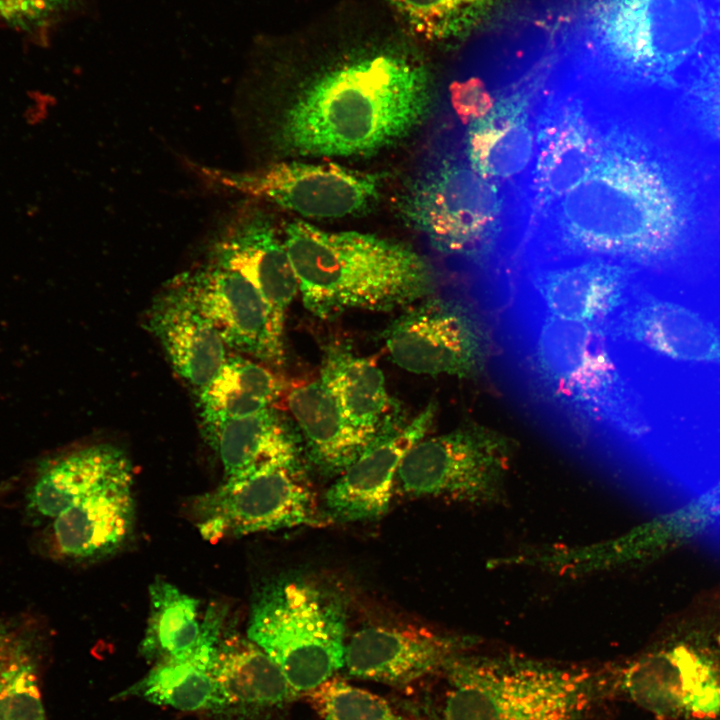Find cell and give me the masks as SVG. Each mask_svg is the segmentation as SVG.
I'll list each match as a JSON object with an SVG mask.
<instances>
[{
	"mask_svg": "<svg viewBox=\"0 0 720 720\" xmlns=\"http://www.w3.org/2000/svg\"><path fill=\"white\" fill-rule=\"evenodd\" d=\"M597 151L564 192L527 214L512 261L603 259L639 271L679 254L692 225L688 195L655 148L603 97Z\"/></svg>",
	"mask_w": 720,
	"mask_h": 720,
	"instance_id": "6da1fadb",
	"label": "cell"
},
{
	"mask_svg": "<svg viewBox=\"0 0 720 720\" xmlns=\"http://www.w3.org/2000/svg\"><path fill=\"white\" fill-rule=\"evenodd\" d=\"M503 318L522 379L547 411L590 434L648 435L640 393L606 329L516 305H507Z\"/></svg>",
	"mask_w": 720,
	"mask_h": 720,
	"instance_id": "7a4b0ae2",
	"label": "cell"
},
{
	"mask_svg": "<svg viewBox=\"0 0 720 720\" xmlns=\"http://www.w3.org/2000/svg\"><path fill=\"white\" fill-rule=\"evenodd\" d=\"M430 105L421 63L396 51L366 54L329 69L297 97L281 140L303 156H367L409 136Z\"/></svg>",
	"mask_w": 720,
	"mask_h": 720,
	"instance_id": "3957f363",
	"label": "cell"
},
{
	"mask_svg": "<svg viewBox=\"0 0 720 720\" xmlns=\"http://www.w3.org/2000/svg\"><path fill=\"white\" fill-rule=\"evenodd\" d=\"M283 243L305 308L322 319L352 309L390 311L437 293L432 265L401 242L297 219L286 224Z\"/></svg>",
	"mask_w": 720,
	"mask_h": 720,
	"instance_id": "277c9868",
	"label": "cell"
},
{
	"mask_svg": "<svg viewBox=\"0 0 720 720\" xmlns=\"http://www.w3.org/2000/svg\"><path fill=\"white\" fill-rule=\"evenodd\" d=\"M446 720H579L601 696L599 676L517 656L452 657Z\"/></svg>",
	"mask_w": 720,
	"mask_h": 720,
	"instance_id": "5b68a950",
	"label": "cell"
},
{
	"mask_svg": "<svg viewBox=\"0 0 720 720\" xmlns=\"http://www.w3.org/2000/svg\"><path fill=\"white\" fill-rule=\"evenodd\" d=\"M346 619L337 593L312 580L284 578L256 594L247 637L297 693L308 692L344 665Z\"/></svg>",
	"mask_w": 720,
	"mask_h": 720,
	"instance_id": "8992f818",
	"label": "cell"
},
{
	"mask_svg": "<svg viewBox=\"0 0 720 720\" xmlns=\"http://www.w3.org/2000/svg\"><path fill=\"white\" fill-rule=\"evenodd\" d=\"M192 518L209 541L312 525L314 492L299 460L261 465L195 497Z\"/></svg>",
	"mask_w": 720,
	"mask_h": 720,
	"instance_id": "52a82bcc",
	"label": "cell"
},
{
	"mask_svg": "<svg viewBox=\"0 0 720 720\" xmlns=\"http://www.w3.org/2000/svg\"><path fill=\"white\" fill-rule=\"evenodd\" d=\"M496 184L443 160L417 180L408 212L440 253L487 259L504 228L505 195Z\"/></svg>",
	"mask_w": 720,
	"mask_h": 720,
	"instance_id": "ba28073f",
	"label": "cell"
},
{
	"mask_svg": "<svg viewBox=\"0 0 720 720\" xmlns=\"http://www.w3.org/2000/svg\"><path fill=\"white\" fill-rule=\"evenodd\" d=\"M514 448L504 435L468 426L422 438L407 452L396 482L410 496L477 505L498 504Z\"/></svg>",
	"mask_w": 720,
	"mask_h": 720,
	"instance_id": "9c48e42d",
	"label": "cell"
},
{
	"mask_svg": "<svg viewBox=\"0 0 720 720\" xmlns=\"http://www.w3.org/2000/svg\"><path fill=\"white\" fill-rule=\"evenodd\" d=\"M507 304L607 329L638 286L637 269L603 259L505 267Z\"/></svg>",
	"mask_w": 720,
	"mask_h": 720,
	"instance_id": "30bf717a",
	"label": "cell"
},
{
	"mask_svg": "<svg viewBox=\"0 0 720 720\" xmlns=\"http://www.w3.org/2000/svg\"><path fill=\"white\" fill-rule=\"evenodd\" d=\"M622 80L673 87L714 45L711 0H627Z\"/></svg>",
	"mask_w": 720,
	"mask_h": 720,
	"instance_id": "8fae6325",
	"label": "cell"
},
{
	"mask_svg": "<svg viewBox=\"0 0 720 720\" xmlns=\"http://www.w3.org/2000/svg\"><path fill=\"white\" fill-rule=\"evenodd\" d=\"M384 338L394 363L416 374L474 376L488 355L480 318L458 296L432 295L393 322Z\"/></svg>",
	"mask_w": 720,
	"mask_h": 720,
	"instance_id": "7c38bea8",
	"label": "cell"
},
{
	"mask_svg": "<svg viewBox=\"0 0 720 720\" xmlns=\"http://www.w3.org/2000/svg\"><path fill=\"white\" fill-rule=\"evenodd\" d=\"M206 174L230 189L311 218L358 214L376 200L380 188L375 174L333 163L283 162L246 173Z\"/></svg>",
	"mask_w": 720,
	"mask_h": 720,
	"instance_id": "4fadbf2b",
	"label": "cell"
},
{
	"mask_svg": "<svg viewBox=\"0 0 720 720\" xmlns=\"http://www.w3.org/2000/svg\"><path fill=\"white\" fill-rule=\"evenodd\" d=\"M227 347L261 362L284 361L283 335L258 290L241 274L211 264L176 277Z\"/></svg>",
	"mask_w": 720,
	"mask_h": 720,
	"instance_id": "5bb4252c",
	"label": "cell"
},
{
	"mask_svg": "<svg viewBox=\"0 0 720 720\" xmlns=\"http://www.w3.org/2000/svg\"><path fill=\"white\" fill-rule=\"evenodd\" d=\"M622 689L661 717L713 718L720 713V670L686 645L649 653L622 672Z\"/></svg>",
	"mask_w": 720,
	"mask_h": 720,
	"instance_id": "9a60e30c",
	"label": "cell"
},
{
	"mask_svg": "<svg viewBox=\"0 0 720 720\" xmlns=\"http://www.w3.org/2000/svg\"><path fill=\"white\" fill-rule=\"evenodd\" d=\"M606 330L618 350H645L674 360L720 365V330L640 284Z\"/></svg>",
	"mask_w": 720,
	"mask_h": 720,
	"instance_id": "2e32d148",
	"label": "cell"
},
{
	"mask_svg": "<svg viewBox=\"0 0 720 720\" xmlns=\"http://www.w3.org/2000/svg\"><path fill=\"white\" fill-rule=\"evenodd\" d=\"M430 402L408 424L378 436L328 488L327 514L340 522L374 520L389 509L397 473L407 452L425 437L436 415Z\"/></svg>",
	"mask_w": 720,
	"mask_h": 720,
	"instance_id": "e0dca14e",
	"label": "cell"
},
{
	"mask_svg": "<svg viewBox=\"0 0 720 720\" xmlns=\"http://www.w3.org/2000/svg\"><path fill=\"white\" fill-rule=\"evenodd\" d=\"M476 640L425 629L369 626L346 643L344 665L350 675L390 685H405L443 670Z\"/></svg>",
	"mask_w": 720,
	"mask_h": 720,
	"instance_id": "ac0fdd59",
	"label": "cell"
},
{
	"mask_svg": "<svg viewBox=\"0 0 720 720\" xmlns=\"http://www.w3.org/2000/svg\"><path fill=\"white\" fill-rule=\"evenodd\" d=\"M135 507L131 466L95 487L49 523L50 552L74 562L113 555L132 536Z\"/></svg>",
	"mask_w": 720,
	"mask_h": 720,
	"instance_id": "d6986e66",
	"label": "cell"
},
{
	"mask_svg": "<svg viewBox=\"0 0 720 720\" xmlns=\"http://www.w3.org/2000/svg\"><path fill=\"white\" fill-rule=\"evenodd\" d=\"M145 326L161 344L175 372L196 392L228 357L227 345L176 279L153 299Z\"/></svg>",
	"mask_w": 720,
	"mask_h": 720,
	"instance_id": "ffe728a7",
	"label": "cell"
},
{
	"mask_svg": "<svg viewBox=\"0 0 720 720\" xmlns=\"http://www.w3.org/2000/svg\"><path fill=\"white\" fill-rule=\"evenodd\" d=\"M213 260V264L241 274L258 290L283 335L299 283L283 240L272 224L260 215L244 219L216 244Z\"/></svg>",
	"mask_w": 720,
	"mask_h": 720,
	"instance_id": "44dd1931",
	"label": "cell"
},
{
	"mask_svg": "<svg viewBox=\"0 0 720 720\" xmlns=\"http://www.w3.org/2000/svg\"><path fill=\"white\" fill-rule=\"evenodd\" d=\"M532 94L528 89L514 91L469 123L466 156L482 177L503 183L519 180L528 171L535 150Z\"/></svg>",
	"mask_w": 720,
	"mask_h": 720,
	"instance_id": "7402d4cb",
	"label": "cell"
},
{
	"mask_svg": "<svg viewBox=\"0 0 720 720\" xmlns=\"http://www.w3.org/2000/svg\"><path fill=\"white\" fill-rule=\"evenodd\" d=\"M225 615L224 606H210L203 617L201 636L193 652L182 659L157 662L120 696H137L180 711L219 714L220 700L213 675V660L224 631Z\"/></svg>",
	"mask_w": 720,
	"mask_h": 720,
	"instance_id": "603a6c76",
	"label": "cell"
},
{
	"mask_svg": "<svg viewBox=\"0 0 720 720\" xmlns=\"http://www.w3.org/2000/svg\"><path fill=\"white\" fill-rule=\"evenodd\" d=\"M219 714L252 718L281 709L299 694L277 664L248 637L221 635L213 660Z\"/></svg>",
	"mask_w": 720,
	"mask_h": 720,
	"instance_id": "cb8c5ba5",
	"label": "cell"
},
{
	"mask_svg": "<svg viewBox=\"0 0 720 720\" xmlns=\"http://www.w3.org/2000/svg\"><path fill=\"white\" fill-rule=\"evenodd\" d=\"M131 467L117 447L97 444L41 462L26 493V511L33 520L49 523L115 474Z\"/></svg>",
	"mask_w": 720,
	"mask_h": 720,
	"instance_id": "d4e9b609",
	"label": "cell"
},
{
	"mask_svg": "<svg viewBox=\"0 0 720 720\" xmlns=\"http://www.w3.org/2000/svg\"><path fill=\"white\" fill-rule=\"evenodd\" d=\"M281 401L302 432L310 459L325 474L340 475L372 443L348 422L320 379L287 383Z\"/></svg>",
	"mask_w": 720,
	"mask_h": 720,
	"instance_id": "484cf974",
	"label": "cell"
},
{
	"mask_svg": "<svg viewBox=\"0 0 720 720\" xmlns=\"http://www.w3.org/2000/svg\"><path fill=\"white\" fill-rule=\"evenodd\" d=\"M201 430L223 467L224 479L299 456L296 435L275 407L241 417L203 419Z\"/></svg>",
	"mask_w": 720,
	"mask_h": 720,
	"instance_id": "4316f807",
	"label": "cell"
},
{
	"mask_svg": "<svg viewBox=\"0 0 720 720\" xmlns=\"http://www.w3.org/2000/svg\"><path fill=\"white\" fill-rule=\"evenodd\" d=\"M319 379L348 422L369 441L389 430L385 422L392 400L384 374L374 360L342 346H331L324 354Z\"/></svg>",
	"mask_w": 720,
	"mask_h": 720,
	"instance_id": "83f0119b",
	"label": "cell"
},
{
	"mask_svg": "<svg viewBox=\"0 0 720 720\" xmlns=\"http://www.w3.org/2000/svg\"><path fill=\"white\" fill-rule=\"evenodd\" d=\"M287 383L259 362L228 355L214 377L197 392L200 419L241 417L275 407Z\"/></svg>",
	"mask_w": 720,
	"mask_h": 720,
	"instance_id": "f1b7e54d",
	"label": "cell"
},
{
	"mask_svg": "<svg viewBox=\"0 0 720 720\" xmlns=\"http://www.w3.org/2000/svg\"><path fill=\"white\" fill-rule=\"evenodd\" d=\"M149 600V618L140 645L142 655L160 662L191 654L202 632L198 600L161 578L151 583Z\"/></svg>",
	"mask_w": 720,
	"mask_h": 720,
	"instance_id": "f546056e",
	"label": "cell"
},
{
	"mask_svg": "<svg viewBox=\"0 0 720 720\" xmlns=\"http://www.w3.org/2000/svg\"><path fill=\"white\" fill-rule=\"evenodd\" d=\"M495 1L387 0L411 32L431 41L465 37L488 16Z\"/></svg>",
	"mask_w": 720,
	"mask_h": 720,
	"instance_id": "4dcf8cb0",
	"label": "cell"
},
{
	"mask_svg": "<svg viewBox=\"0 0 720 720\" xmlns=\"http://www.w3.org/2000/svg\"><path fill=\"white\" fill-rule=\"evenodd\" d=\"M324 720H405L383 698L332 676L306 692Z\"/></svg>",
	"mask_w": 720,
	"mask_h": 720,
	"instance_id": "1f68e13d",
	"label": "cell"
},
{
	"mask_svg": "<svg viewBox=\"0 0 720 720\" xmlns=\"http://www.w3.org/2000/svg\"><path fill=\"white\" fill-rule=\"evenodd\" d=\"M36 636L13 657L0 680V720H47L36 675Z\"/></svg>",
	"mask_w": 720,
	"mask_h": 720,
	"instance_id": "d6a6232c",
	"label": "cell"
},
{
	"mask_svg": "<svg viewBox=\"0 0 720 720\" xmlns=\"http://www.w3.org/2000/svg\"><path fill=\"white\" fill-rule=\"evenodd\" d=\"M686 96L697 122L720 142V45L716 42L692 70Z\"/></svg>",
	"mask_w": 720,
	"mask_h": 720,
	"instance_id": "836d02e7",
	"label": "cell"
},
{
	"mask_svg": "<svg viewBox=\"0 0 720 720\" xmlns=\"http://www.w3.org/2000/svg\"><path fill=\"white\" fill-rule=\"evenodd\" d=\"M85 0H0V20L16 30L36 34L48 29Z\"/></svg>",
	"mask_w": 720,
	"mask_h": 720,
	"instance_id": "e575fe53",
	"label": "cell"
},
{
	"mask_svg": "<svg viewBox=\"0 0 720 720\" xmlns=\"http://www.w3.org/2000/svg\"><path fill=\"white\" fill-rule=\"evenodd\" d=\"M451 93L454 109L465 124L485 116L495 103L479 80L456 83Z\"/></svg>",
	"mask_w": 720,
	"mask_h": 720,
	"instance_id": "d590c367",
	"label": "cell"
},
{
	"mask_svg": "<svg viewBox=\"0 0 720 720\" xmlns=\"http://www.w3.org/2000/svg\"><path fill=\"white\" fill-rule=\"evenodd\" d=\"M36 636L34 625L23 617H0V680L13 657Z\"/></svg>",
	"mask_w": 720,
	"mask_h": 720,
	"instance_id": "8d00e7d4",
	"label": "cell"
},
{
	"mask_svg": "<svg viewBox=\"0 0 720 720\" xmlns=\"http://www.w3.org/2000/svg\"><path fill=\"white\" fill-rule=\"evenodd\" d=\"M31 103L23 113V119L30 126H37L47 118L50 109L55 105L46 95H31Z\"/></svg>",
	"mask_w": 720,
	"mask_h": 720,
	"instance_id": "74e56055",
	"label": "cell"
},
{
	"mask_svg": "<svg viewBox=\"0 0 720 720\" xmlns=\"http://www.w3.org/2000/svg\"><path fill=\"white\" fill-rule=\"evenodd\" d=\"M715 42L720 45V0H711Z\"/></svg>",
	"mask_w": 720,
	"mask_h": 720,
	"instance_id": "f35d334b",
	"label": "cell"
},
{
	"mask_svg": "<svg viewBox=\"0 0 720 720\" xmlns=\"http://www.w3.org/2000/svg\"><path fill=\"white\" fill-rule=\"evenodd\" d=\"M9 487H10V484L8 482L6 484L0 486V497L2 494H4L9 489Z\"/></svg>",
	"mask_w": 720,
	"mask_h": 720,
	"instance_id": "ab89813d",
	"label": "cell"
}]
</instances>
